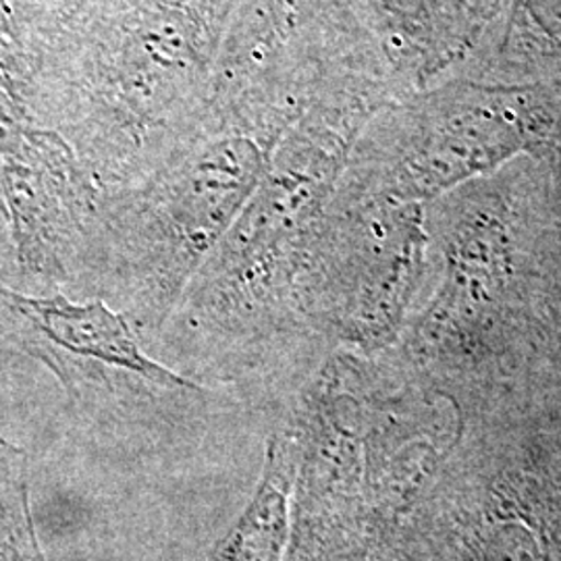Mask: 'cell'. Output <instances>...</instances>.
I'll use <instances>...</instances> for the list:
<instances>
[{
    "label": "cell",
    "mask_w": 561,
    "mask_h": 561,
    "mask_svg": "<svg viewBox=\"0 0 561 561\" xmlns=\"http://www.w3.org/2000/svg\"><path fill=\"white\" fill-rule=\"evenodd\" d=\"M238 0H101L18 81L102 196L154 173L213 99Z\"/></svg>",
    "instance_id": "1"
},
{
    "label": "cell",
    "mask_w": 561,
    "mask_h": 561,
    "mask_svg": "<svg viewBox=\"0 0 561 561\" xmlns=\"http://www.w3.org/2000/svg\"><path fill=\"white\" fill-rule=\"evenodd\" d=\"M289 127L264 113L210 102L169 161L102 196L73 280L131 324L162 331Z\"/></svg>",
    "instance_id": "2"
},
{
    "label": "cell",
    "mask_w": 561,
    "mask_h": 561,
    "mask_svg": "<svg viewBox=\"0 0 561 561\" xmlns=\"http://www.w3.org/2000/svg\"><path fill=\"white\" fill-rule=\"evenodd\" d=\"M331 173V154L319 150L312 134L287 129L256 190L187 287L171 321L217 347L310 335L296 317L294 294Z\"/></svg>",
    "instance_id": "3"
},
{
    "label": "cell",
    "mask_w": 561,
    "mask_h": 561,
    "mask_svg": "<svg viewBox=\"0 0 561 561\" xmlns=\"http://www.w3.org/2000/svg\"><path fill=\"white\" fill-rule=\"evenodd\" d=\"M0 314L13 341L57 377L81 414L175 424L213 401L202 382L152 358L131 321L106 301L0 285Z\"/></svg>",
    "instance_id": "4"
},
{
    "label": "cell",
    "mask_w": 561,
    "mask_h": 561,
    "mask_svg": "<svg viewBox=\"0 0 561 561\" xmlns=\"http://www.w3.org/2000/svg\"><path fill=\"white\" fill-rule=\"evenodd\" d=\"M101 198L73 148L36 119L18 81L0 69V217L21 273L71 283Z\"/></svg>",
    "instance_id": "5"
},
{
    "label": "cell",
    "mask_w": 561,
    "mask_h": 561,
    "mask_svg": "<svg viewBox=\"0 0 561 561\" xmlns=\"http://www.w3.org/2000/svg\"><path fill=\"white\" fill-rule=\"evenodd\" d=\"M298 461L300 439L287 416L266 443L261 482L252 502L208 561L279 560Z\"/></svg>",
    "instance_id": "6"
},
{
    "label": "cell",
    "mask_w": 561,
    "mask_h": 561,
    "mask_svg": "<svg viewBox=\"0 0 561 561\" xmlns=\"http://www.w3.org/2000/svg\"><path fill=\"white\" fill-rule=\"evenodd\" d=\"M21 55V76L101 0H4Z\"/></svg>",
    "instance_id": "7"
}]
</instances>
